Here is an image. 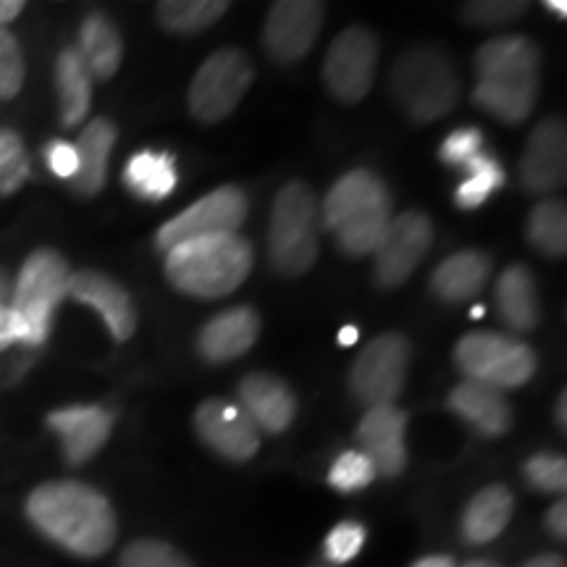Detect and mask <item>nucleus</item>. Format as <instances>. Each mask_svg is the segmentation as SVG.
Returning <instances> with one entry per match:
<instances>
[{"label": "nucleus", "mask_w": 567, "mask_h": 567, "mask_svg": "<svg viewBox=\"0 0 567 567\" xmlns=\"http://www.w3.org/2000/svg\"><path fill=\"white\" fill-rule=\"evenodd\" d=\"M21 11H24V3H21V0H0V27L6 30V24L19 19Z\"/></svg>", "instance_id": "obj_44"}, {"label": "nucleus", "mask_w": 567, "mask_h": 567, "mask_svg": "<svg viewBox=\"0 0 567 567\" xmlns=\"http://www.w3.org/2000/svg\"><path fill=\"white\" fill-rule=\"evenodd\" d=\"M318 203L313 189L300 179L276 193L268 226V260L281 276L308 274L318 260Z\"/></svg>", "instance_id": "obj_6"}, {"label": "nucleus", "mask_w": 567, "mask_h": 567, "mask_svg": "<svg viewBox=\"0 0 567 567\" xmlns=\"http://www.w3.org/2000/svg\"><path fill=\"white\" fill-rule=\"evenodd\" d=\"M11 279H9V274L3 271V268H0V305H9V300H11Z\"/></svg>", "instance_id": "obj_49"}, {"label": "nucleus", "mask_w": 567, "mask_h": 567, "mask_svg": "<svg viewBox=\"0 0 567 567\" xmlns=\"http://www.w3.org/2000/svg\"><path fill=\"white\" fill-rule=\"evenodd\" d=\"M555 421L559 423V429H567V392L559 394L557 400V410H555Z\"/></svg>", "instance_id": "obj_48"}, {"label": "nucleus", "mask_w": 567, "mask_h": 567, "mask_svg": "<svg viewBox=\"0 0 567 567\" xmlns=\"http://www.w3.org/2000/svg\"><path fill=\"white\" fill-rule=\"evenodd\" d=\"M410 368V342L396 331L375 337L354 358L350 392L360 405L386 408L402 394Z\"/></svg>", "instance_id": "obj_10"}, {"label": "nucleus", "mask_w": 567, "mask_h": 567, "mask_svg": "<svg viewBox=\"0 0 567 567\" xmlns=\"http://www.w3.org/2000/svg\"><path fill=\"white\" fill-rule=\"evenodd\" d=\"M484 316H486L484 305H476V308H471V318H484Z\"/></svg>", "instance_id": "obj_52"}, {"label": "nucleus", "mask_w": 567, "mask_h": 567, "mask_svg": "<svg viewBox=\"0 0 567 567\" xmlns=\"http://www.w3.org/2000/svg\"><path fill=\"white\" fill-rule=\"evenodd\" d=\"M27 517L42 536L71 555L95 559L116 542L109 496L82 481H48L27 496Z\"/></svg>", "instance_id": "obj_1"}, {"label": "nucleus", "mask_w": 567, "mask_h": 567, "mask_svg": "<svg viewBox=\"0 0 567 567\" xmlns=\"http://www.w3.org/2000/svg\"><path fill=\"white\" fill-rule=\"evenodd\" d=\"M547 528L551 530V536L559 538V542H565V536H567V505H565V499H559L557 505L547 513Z\"/></svg>", "instance_id": "obj_43"}, {"label": "nucleus", "mask_w": 567, "mask_h": 567, "mask_svg": "<svg viewBox=\"0 0 567 567\" xmlns=\"http://www.w3.org/2000/svg\"><path fill=\"white\" fill-rule=\"evenodd\" d=\"M179 184L176 158L166 151H140L124 166V187L134 197L147 203H161L174 195Z\"/></svg>", "instance_id": "obj_27"}, {"label": "nucleus", "mask_w": 567, "mask_h": 567, "mask_svg": "<svg viewBox=\"0 0 567 567\" xmlns=\"http://www.w3.org/2000/svg\"><path fill=\"white\" fill-rule=\"evenodd\" d=\"M465 567H499V565H494L492 559H473V563H467Z\"/></svg>", "instance_id": "obj_51"}, {"label": "nucleus", "mask_w": 567, "mask_h": 567, "mask_svg": "<svg viewBox=\"0 0 567 567\" xmlns=\"http://www.w3.org/2000/svg\"><path fill=\"white\" fill-rule=\"evenodd\" d=\"M76 53L82 55L92 80H111L124 59L122 32L103 13H90L80 27V48H76Z\"/></svg>", "instance_id": "obj_28"}, {"label": "nucleus", "mask_w": 567, "mask_h": 567, "mask_svg": "<svg viewBox=\"0 0 567 567\" xmlns=\"http://www.w3.org/2000/svg\"><path fill=\"white\" fill-rule=\"evenodd\" d=\"M21 342H24L21 321L11 310V305H0V352H6L11 344H21Z\"/></svg>", "instance_id": "obj_42"}, {"label": "nucleus", "mask_w": 567, "mask_h": 567, "mask_svg": "<svg viewBox=\"0 0 567 567\" xmlns=\"http://www.w3.org/2000/svg\"><path fill=\"white\" fill-rule=\"evenodd\" d=\"M463 172H465V179L460 182V187L455 189V203L460 210L481 208V205H484L496 189L505 187L507 182V174L505 168H502V163L484 151L467 163Z\"/></svg>", "instance_id": "obj_31"}, {"label": "nucleus", "mask_w": 567, "mask_h": 567, "mask_svg": "<svg viewBox=\"0 0 567 567\" xmlns=\"http://www.w3.org/2000/svg\"><path fill=\"white\" fill-rule=\"evenodd\" d=\"M226 11V0H163L155 9V19L172 34H197L216 24Z\"/></svg>", "instance_id": "obj_30"}, {"label": "nucleus", "mask_w": 567, "mask_h": 567, "mask_svg": "<svg viewBox=\"0 0 567 567\" xmlns=\"http://www.w3.org/2000/svg\"><path fill=\"white\" fill-rule=\"evenodd\" d=\"M492 276V258L481 250H460L431 274V292L442 302L473 300Z\"/></svg>", "instance_id": "obj_24"}, {"label": "nucleus", "mask_w": 567, "mask_h": 567, "mask_svg": "<svg viewBox=\"0 0 567 567\" xmlns=\"http://www.w3.org/2000/svg\"><path fill=\"white\" fill-rule=\"evenodd\" d=\"M520 184L530 195H547L565 184L567 176V132L563 118H544L530 132L520 158Z\"/></svg>", "instance_id": "obj_16"}, {"label": "nucleus", "mask_w": 567, "mask_h": 567, "mask_svg": "<svg viewBox=\"0 0 567 567\" xmlns=\"http://www.w3.org/2000/svg\"><path fill=\"white\" fill-rule=\"evenodd\" d=\"M195 431L205 446L231 463H247L260 450L258 425L229 400H205L195 410Z\"/></svg>", "instance_id": "obj_15"}, {"label": "nucleus", "mask_w": 567, "mask_h": 567, "mask_svg": "<svg viewBox=\"0 0 567 567\" xmlns=\"http://www.w3.org/2000/svg\"><path fill=\"white\" fill-rule=\"evenodd\" d=\"M55 90H59L61 124L66 130L82 124L92 103V76L76 48H66L55 59Z\"/></svg>", "instance_id": "obj_29"}, {"label": "nucleus", "mask_w": 567, "mask_h": 567, "mask_svg": "<svg viewBox=\"0 0 567 567\" xmlns=\"http://www.w3.org/2000/svg\"><path fill=\"white\" fill-rule=\"evenodd\" d=\"M408 413L405 410L386 405L371 408L358 425V442L363 455L373 463L375 476L396 478L408 467V444H405Z\"/></svg>", "instance_id": "obj_17"}, {"label": "nucleus", "mask_w": 567, "mask_h": 567, "mask_svg": "<svg viewBox=\"0 0 567 567\" xmlns=\"http://www.w3.org/2000/svg\"><path fill=\"white\" fill-rule=\"evenodd\" d=\"M69 260L53 247H40L21 264L11 289V310L24 329V347H42L53 329L55 310L69 297Z\"/></svg>", "instance_id": "obj_7"}, {"label": "nucleus", "mask_w": 567, "mask_h": 567, "mask_svg": "<svg viewBox=\"0 0 567 567\" xmlns=\"http://www.w3.org/2000/svg\"><path fill=\"white\" fill-rule=\"evenodd\" d=\"M515 513V496L507 486H486L467 502L463 513V538L467 544H488L509 526Z\"/></svg>", "instance_id": "obj_26"}, {"label": "nucleus", "mask_w": 567, "mask_h": 567, "mask_svg": "<svg viewBox=\"0 0 567 567\" xmlns=\"http://www.w3.org/2000/svg\"><path fill=\"white\" fill-rule=\"evenodd\" d=\"M69 297L95 310L103 318V323L109 326L111 337L116 342H126L134 334V329H137V308H134L132 295L111 276L101 271L71 274Z\"/></svg>", "instance_id": "obj_19"}, {"label": "nucleus", "mask_w": 567, "mask_h": 567, "mask_svg": "<svg viewBox=\"0 0 567 567\" xmlns=\"http://www.w3.org/2000/svg\"><path fill=\"white\" fill-rule=\"evenodd\" d=\"M544 9H549V13H555V17H559V19H567L565 0H547V3H544Z\"/></svg>", "instance_id": "obj_50"}, {"label": "nucleus", "mask_w": 567, "mask_h": 567, "mask_svg": "<svg viewBox=\"0 0 567 567\" xmlns=\"http://www.w3.org/2000/svg\"><path fill=\"white\" fill-rule=\"evenodd\" d=\"M24 53L19 40L0 27V101H11L24 87Z\"/></svg>", "instance_id": "obj_36"}, {"label": "nucleus", "mask_w": 567, "mask_h": 567, "mask_svg": "<svg viewBox=\"0 0 567 567\" xmlns=\"http://www.w3.org/2000/svg\"><path fill=\"white\" fill-rule=\"evenodd\" d=\"M450 410L471 425L473 431L486 439H499L513 429V408L505 394L492 386L463 381L452 389Z\"/></svg>", "instance_id": "obj_22"}, {"label": "nucleus", "mask_w": 567, "mask_h": 567, "mask_svg": "<svg viewBox=\"0 0 567 567\" xmlns=\"http://www.w3.org/2000/svg\"><path fill=\"white\" fill-rule=\"evenodd\" d=\"M526 481L538 492L563 494L567 486V460L555 452H538L526 463Z\"/></svg>", "instance_id": "obj_38"}, {"label": "nucleus", "mask_w": 567, "mask_h": 567, "mask_svg": "<svg viewBox=\"0 0 567 567\" xmlns=\"http://www.w3.org/2000/svg\"><path fill=\"white\" fill-rule=\"evenodd\" d=\"M528 11V3H513V0H488V3H465L463 9V17L465 21H471V24H478V27H494V24H507V21H513L517 17H523V13Z\"/></svg>", "instance_id": "obj_40"}, {"label": "nucleus", "mask_w": 567, "mask_h": 567, "mask_svg": "<svg viewBox=\"0 0 567 567\" xmlns=\"http://www.w3.org/2000/svg\"><path fill=\"white\" fill-rule=\"evenodd\" d=\"M255 80V66L247 53L221 48L210 53L189 84V113L200 124H218L229 118Z\"/></svg>", "instance_id": "obj_9"}, {"label": "nucleus", "mask_w": 567, "mask_h": 567, "mask_svg": "<svg viewBox=\"0 0 567 567\" xmlns=\"http://www.w3.org/2000/svg\"><path fill=\"white\" fill-rule=\"evenodd\" d=\"M455 363L473 384L502 389L526 386L536 373V352L520 339L494 331H471L455 347Z\"/></svg>", "instance_id": "obj_8"}, {"label": "nucleus", "mask_w": 567, "mask_h": 567, "mask_svg": "<svg viewBox=\"0 0 567 567\" xmlns=\"http://www.w3.org/2000/svg\"><path fill=\"white\" fill-rule=\"evenodd\" d=\"M392 218L389 187L368 168L347 172L323 200V226L352 258L373 255Z\"/></svg>", "instance_id": "obj_4"}, {"label": "nucleus", "mask_w": 567, "mask_h": 567, "mask_svg": "<svg viewBox=\"0 0 567 567\" xmlns=\"http://www.w3.org/2000/svg\"><path fill=\"white\" fill-rule=\"evenodd\" d=\"M247 218V195L234 184L213 189L200 200L184 208L179 216L168 218L155 234V250L168 252L189 239L237 234Z\"/></svg>", "instance_id": "obj_11"}, {"label": "nucleus", "mask_w": 567, "mask_h": 567, "mask_svg": "<svg viewBox=\"0 0 567 567\" xmlns=\"http://www.w3.org/2000/svg\"><path fill=\"white\" fill-rule=\"evenodd\" d=\"M239 408L266 434H284L297 415V396L279 375L255 371L239 381Z\"/></svg>", "instance_id": "obj_21"}, {"label": "nucleus", "mask_w": 567, "mask_h": 567, "mask_svg": "<svg viewBox=\"0 0 567 567\" xmlns=\"http://www.w3.org/2000/svg\"><path fill=\"white\" fill-rule=\"evenodd\" d=\"M358 339H360V329H358V326H352V323L342 326V331H339V344H342V347H352V344H358Z\"/></svg>", "instance_id": "obj_47"}, {"label": "nucleus", "mask_w": 567, "mask_h": 567, "mask_svg": "<svg viewBox=\"0 0 567 567\" xmlns=\"http://www.w3.org/2000/svg\"><path fill=\"white\" fill-rule=\"evenodd\" d=\"M413 567H455V559L446 557V555H429L421 557Z\"/></svg>", "instance_id": "obj_46"}, {"label": "nucleus", "mask_w": 567, "mask_h": 567, "mask_svg": "<svg viewBox=\"0 0 567 567\" xmlns=\"http://www.w3.org/2000/svg\"><path fill=\"white\" fill-rule=\"evenodd\" d=\"M523 567H567V565H565V557L559 555H538L534 559H528Z\"/></svg>", "instance_id": "obj_45"}, {"label": "nucleus", "mask_w": 567, "mask_h": 567, "mask_svg": "<svg viewBox=\"0 0 567 567\" xmlns=\"http://www.w3.org/2000/svg\"><path fill=\"white\" fill-rule=\"evenodd\" d=\"M260 337V316L252 305L221 310L203 326L197 337V354L210 365L231 363L252 350Z\"/></svg>", "instance_id": "obj_20"}, {"label": "nucleus", "mask_w": 567, "mask_h": 567, "mask_svg": "<svg viewBox=\"0 0 567 567\" xmlns=\"http://www.w3.org/2000/svg\"><path fill=\"white\" fill-rule=\"evenodd\" d=\"M45 163L48 168H51V174L59 176V179H74L76 172H80V155H76L74 142H66V140L48 142Z\"/></svg>", "instance_id": "obj_41"}, {"label": "nucleus", "mask_w": 567, "mask_h": 567, "mask_svg": "<svg viewBox=\"0 0 567 567\" xmlns=\"http://www.w3.org/2000/svg\"><path fill=\"white\" fill-rule=\"evenodd\" d=\"M389 92L413 124H431L460 101V76L450 55L436 48H413L394 61Z\"/></svg>", "instance_id": "obj_5"}, {"label": "nucleus", "mask_w": 567, "mask_h": 567, "mask_svg": "<svg viewBox=\"0 0 567 567\" xmlns=\"http://www.w3.org/2000/svg\"><path fill=\"white\" fill-rule=\"evenodd\" d=\"M116 145V126L109 118H92L76 140V155H80V172L71 179L76 195L92 197L105 187L109 179L111 151Z\"/></svg>", "instance_id": "obj_25"}, {"label": "nucleus", "mask_w": 567, "mask_h": 567, "mask_svg": "<svg viewBox=\"0 0 567 567\" xmlns=\"http://www.w3.org/2000/svg\"><path fill=\"white\" fill-rule=\"evenodd\" d=\"M499 318L515 331H534L542 321V305H538L536 276L528 266L513 264L499 274L494 289Z\"/></svg>", "instance_id": "obj_23"}, {"label": "nucleus", "mask_w": 567, "mask_h": 567, "mask_svg": "<svg viewBox=\"0 0 567 567\" xmlns=\"http://www.w3.org/2000/svg\"><path fill=\"white\" fill-rule=\"evenodd\" d=\"M484 147V132L476 126H460L452 134H446L442 147H439V158L444 166L465 168Z\"/></svg>", "instance_id": "obj_39"}, {"label": "nucleus", "mask_w": 567, "mask_h": 567, "mask_svg": "<svg viewBox=\"0 0 567 567\" xmlns=\"http://www.w3.org/2000/svg\"><path fill=\"white\" fill-rule=\"evenodd\" d=\"M434 243V224L423 210H405L392 218L373 250V281L381 289H396L423 264Z\"/></svg>", "instance_id": "obj_13"}, {"label": "nucleus", "mask_w": 567, "mask_h": 567, "mask_svg": "<svg viewBox=\"0 0 567 567\" xmlns=\"http://www.w3.org/2000/svg\"><path fill=\"white\" fill-rule=\"evenodd\" d=\"M255 266L250 239L239 234L189 239L166 252V279L176 292L197 300H221L237 292Z\"/></svg>", "instance_id": "obj_3"}, {"label": "nucleus", "mask_w": 567, "mask_h": 567, "mask_svg": "<svg viewBox=\"0 0 567 567\" xmlns=\"http://www.w3.org/2000/svg\"><path fill=\"white\" fill-rule=\"evenodd\" d=\"M373 478H375L373 463L360 450L342 452L329 471V486L342 494L363 492V488L373 484Z\"/></svg>", "instance_id": "obj_34"}, {"label": "nucleus", "mask_w": 567, "mask_h": 567, "mask_svg": "<svg viewBox=\"0 0 567 567\" xmlns=\"http://www.w3.org/2000/svg\"><path fill=\"white\" fill-rule=\"evenodd\" d=\"M379 66V40L368 27H347L323 59V84L339 103H360L371 90Z\"/></svg>", "instance_id": "obj_12"}, {"label": "nucleus", "mask_w": 567, "mask_h": 567, "mask_svg": "<svg viewBox=\"0 0 567 567\" xmlns=\"http://www.w3.org/2000/svg\"><path fill=\"white\" fill-rule=\"evenodd\" d=\"M528 243L547 258L567 252V208L563 200H542L528 216Z\"/></svg>", "instance_id": "obj_32"}, {"label": "nucleus", "mask_w": 567, "mask_h": 567, "mask_svg": "<svg viewBox=\"0 0 567 567\" xmlns=\"http://www.w3.org/2000/svg\"><path fill=\"white\" fill-rule=\"evenodd\" d=\"M118 567H193V563L172 544L158 538H140L124 549Z\"/></svg>", "instance_id": "obj_35"}, {"label": "nucleus", "mask_w": 567, "mask_h": 567, "mask_svg": "<svg viewBox=\"0 0 567 567\" xmlns=\"http://www.w3.org/2000/svg\"><path fill=\"white\" fill-rule=\"evenodd\" d=\"M538 63L542 51L523 34H502L484 42L473 59L478 74L473 101L502 124H523L538 97Z\"/></svg>", "instance_id": "obj_2"}, {"label": "nucleus", "mask_w": 567, "mask_h": 567, "mask_svg": "<svg viewBox=\"0 0 567 567\" xmlns=\"http://www.w3.org/2000/svg\"><path fill=\"white\" fill-rule=\"evenodd\" d=\"M365 538H368V530L363 523L344 520L329 530V536H326L323 542V555L329 563L347 565L363 551Z\"/></svg>", "instance_id": "obj_37"}, {"label": "nucleus", "mask_w": 567, "mask_h": 567, "mask_svg": "<svg viewBox=\"0 0 567 567\" xmlns=\"http://www.w3.org/2000/svg\"><path fill=\"white\" fill-rule=\"evenodd\" d=\"M326 9L318 0H279L264 24V48L276 63L302 61L321 34Z\"/></svg>", "instance_id": "obj_14"}, {"label": "nucleus", "mask_w": 567, "mask_h": 567, "mask_svg": "<svg viewBox=\"0 0 567 567\" xmlns=\"http://www.w3.org/2000/svg\"><path fill=\"white\" fill-rule=\"evenodd\" d=\"M30 155L13 130H0V197L19 193L30 179Z\"/></svg>", "instance_id": "obj_33"}, {"label": "nucleus", "mask_w": 567, "mask_h": 567, "mask_svg": "<svg viewBox=\"0 0 567 567\" xmlns=\"http://www.w3.org/2000/svg\"><path fill=\"white\" fill-rule=\"evenodd\" d=\"M116 415L101 405L59 408L48 415V429L61 439L69 465L90 463L111 439Z\"/></svg>", "instance_id": "obj_18"}]
</instances>
